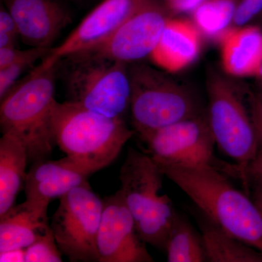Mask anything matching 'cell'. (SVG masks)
<instances>
[{
    "instance_id": "5bb4252c",
    "label": "cell",
    "mask_w": 262,
    "mask_h": 262,
    "mask_svg": "<svg viewBox=\"0 0 262 262\" xmlns=\"http://www.w3.org/2000/svg\"><path fill=\"white\" fill-rule=\"evenodd\" d=\"M89 175L64 158L33 163L24 183L26 200L50 204L72 189L88 184Z\"/></svg>"
},
{
    "instance_id": "7a4b0ae2",
    "label": "cell",
    "mask_w": 262,
    "mask_h": 262,
    "mask_svg": "<svg viewBox=\"0 0 262 262\" xmlns=\"http://www.w3.org/2000/svg\"><path fill=\"white\" fill-rule=\"evenodd\" d=\"M52 126L64 160L88 175L113 163L136 131L123 119L90 111L77 103L56 101Z\"/></svg>"
},
{
    "instance_id": "4dcf8cb0",
    "label": "cell",
    "mask_w": 262,
    "mask_h": 262,
    "mask_svg": "<svg viewBox=\"0 0 262 262\" xmlns=\"http://www.w3.org/2000/svg\"><path fill=\"white\" fill-rule=\"evenodd\" d=\"M254 203L262 215V190H258L255 196Z\"/></svg>"
},
{
    "instance_id": "1f68e13d",
    "label": "cell",
    "mask_w": 262,
    "mask_h": 262,
    "mask_svg": "<svg viewBox=\"0 0 262 262\" xmlns=\"http://www.w3.org/2000/svg\"><path fill=\"white\" fill-rule=\"evenodd\" d=\"M256 136H257L258 149H262V127H255Z\"/></svg>"
},
{
    "instance_id": "7c38bea8",
    "label": "cell",
    "mask_w": 262,
    "mask_h": 262,
    "mask_svg": "<svg viewBox=\"0 0 262 262\" xmlns=\"http://www.w3.org/2000/svg\"><path fill=\"white\" fill-rule=\"evenodd\" d=\"M96 239L99 262H151L120 190L104 198Z\"/></svg>"
},
{
    "instance_id": "e575fe53",
    "label": "cell",
    "mask_w": 262,
    "mask_h": 262,
    "mask_svg": "<svg viewBox=\"0 0 262 262\" xmlns=\"http://www.w3.org/2000/svg\"><path fill=\"white\" fill-rule=\"evenodd\" d=\"M166 1H168V0H166Z\"/></svg>"
},
{
    "instance_id": "5b68a950",
    "label": "cell",
    "mask_w": 262,
    "mask_h": 262,
    "mask_svg": "<svg viewBox=\"0 0 262 262\" xmlns=\"http://www.w3.org/2000/svg\"><path fill=\"white\" fill-rule=\"evenodd\" d=\"M130 111L140 138L171 124L206 115L195 95L165 73L144 63L128 67Z\"/></svg>"
},
{
    "instance_id": "ffe728a7",
    "label": "cell",
    "mask_w": 262,
    "mask_h": 262,
    "mask_svg": "<svg viewBox=\"0 0 262 262\" xmlns=\"http://www.w3.org/2000/svg\"><path fill=\"white\" fill-rule=\"evenodd\" d=\"M165 251L168 262L208 261L203 236L178 213L169 234Z\"/></svg>"
},
{
    "instance_id": "52a82bcc",
    "label": "cell",
    "mask_w": 262,
    "mask_h": 262,
    "mask_svg": "<svg viewBox=\"0 0 262 262\" xmlns=\"http://www.w3.org/2000/svg\"><path fill=\"white\" fill-rule=\"evenodd\" d=\"M207 91V118L215 144L235 162L248 194V168L257 154L258 144L250 110L245 104L244 94L214 72L208 77Z\"/></svg>"
},
{
    "instance_id": "f1b7e54d",
    "label": "cell",
    "mask_w": 262,
    "mask_h": 262,
    "mask_svg": "<svg viewBox=\"0 0 262 262\" xmlns=\"http://www.w3.org/2000/svg\"><path fill=\"white\" fill-rule=\"evenodd\" d=\"M205 0H168L169 8L174 13H189L201 6Z\"/></svg>"
},
{
    "instance_id": "3957f363",
    "label": "cell",
    "mask_w": 262,
    "mask_h": 262,
    "mask_svg": "<svg viewBox=\"0 0 262 262\" xmlns=\"http://www.w3.org/2000/svg\"><path fill=\"white\" fill-rule=\"evenodd\" d=\"M58 64L46 70L35 67L1 99L2 133L21 141L30 163L47 160L56 145L52 112L56 101L55 79Z\"/></svg>"
},
{
    "instance_id": "d6986e66",
    "label": "cell",
    "mask_w": 262,
    "mask_h": 262,
    "mask_svg": "<svg viewBox=\"0 0 262 262\" xmlns=\"http://www.w3.org/2000/svg\"><path fill=\"white\" fill-rule=\"evenodd\" d=\"M199 226L208 262H262V251L227 233L206 215Z\"/></svg>"
},
{
    "instance_id": "83f0119b",
    "label": "cell",
    "mask_w": 262,
    "mask_h": 262,
    "mask_svg": "<svg viewBox=\"0 0 262 262\" xmlns=\"http://www.w3.org/2000/svg\"><path fill=\"white\" fill-rule=\"evenodd\" d=\"M27 50L16 49L15 47L0 48V70L18 61L27 53Z\"/></svg>"
},
{
    "instance_id": "6da1fadb",
    "label": "cell",
    "mask_w": 262,
    "mask_h": 262,
    "mask_svg": "<svg viewBox=\"0 0 262 262\" xmlns=\"http://www.w3.org/2000/svg\"><path fill=\"white\" fill-rule=\"evenodd\" d=\"M203 215L227 233L262 251V215L254 202L211 165H158Z\"/></svg>"
},
{
    "instance_id": "30bf717a",
    "label": "cell",
    "mask_w": 262,
    "mask_h": 262,
    "mask_svg": "<svg viewBox=\"0 0 262 262\" xmlns=\"http://www.w3.org/2000/svg\"><path fill=\"white\" fill-rule=\"evenodd\" d=\"M149 1L103 0L60 46L51 48L38 68H51L67 57L89 51L102 44Z\"/></svg>"
},
{
    "instance_id": "7402d4cb",
    "label": "cell",
    "mask_w": 262,
    "mask_h": 262,
    "mask_svg": "<svg viewBox=\"0 0 262 262\" xmlns=\"http://www.w3.org/2000/svg\"><path fill=\"white\" fill-rule=\"evenodd\" d=\"M51 48H31L18 61L0 70V99L13 89L19 77L39 59L47 56Z\"/></svg>"
},
{
    "instance_id": "4316f807",
    "label": "cell",
    "mask_w": 262,
    "mask_h": 262,
    "mask_svg": "<svg viewBox=\"0 0 262 262\" xmlns=\"http://www.w3.org/2000/svg\"><path fill=\"white\" fill-rule=\"evenodd\" d=\"M248 103L254 127H262V95L250 94Z\"/></svg>"
},
{
    "instance_id": "d4e9b609",
    "label": "cell",
    "mask_w": 262,
    "mask_h": 262,
    "mask_svg": "<svg viewBox=\"0 0 262 262\" xmlns=\"http://www.w3.org/2000/svg\"><path fill=\"white\" fill-rule=\"evenodd\" d=\"M262 10V0H238L232 25L244 27Z\"/></svg>"
},
{
    "instance_id": "9a60e30c",
    "label": "cell",
    "mask_w": 262,
    "mask_h": 262,
    "mask_svg": "<svg viewBox=\"0 0 262 262\" xmlns=\"http://www.w3.org/2000/svg\"><path fill=\"white\" fill-rule=\"evenodd\" d=\"M202 33L194 22L169 18L151 58L169 72H177L192 64L201 53Z\"/></svg>"
},
{
    "instance_id": "4fadbf2b",
    "label": "cell",
    "mask_w": 262,
    "mask_h": 262,
    "mask_svg": "<svg viewBox=\"0 0 262 262\" xmlns=\"http://www.w3.org/2000/svg\"><path fill=\"white\" fill-rule=\"evenodd\" d=\"M14 19L19 36L31 48H51L71 21L70 13L56 0H3Z\"/></svg>"
},
{
    "instance_id": "484cf974",
    "label": "cell",
    "mask_w": 262,
    "mask_h": 262,
    "mask_svg": "<svg viewBox=\"0 0 262 262\" xmlns=\"http://www.w3.org/2000/svg\"><path fill=\"white\" fill-rule=\"evenodd\" d=\"M247 177L248 184L252 182L257 191L262 190V149H258L254 159L250 163Z\"/></svg>"
},
{
    "instance_id": "603a6c76",
    "label": "cell",
    "mask_w": 262,
    "mask_h": 262,
    "mask_svg": "<svg viewBox=\"0 0 262 262\" xmlns=\"http://www.w3.org/2000/svg\"><path fill=\"white\" fill-rule=\"evenodd\" d=\"M58 248L51 227L46 234L25 249V262H61Z\"/></svg>"
},
{
    "instance_id": "277c9868",
    "label": "cell",
    "mask_w": 262,
    "mask_h": 262,
    "mask_svg": "<svg viewBox=\"0 0 262 262\" xmlns=\"http://www.w3.org/2000/svg\"><path fill=\"white\" fill-rule=\"evenodd\" d=\"M164 177L149 154L129 148L120 170V191L141 238L165 251L177 213L169 196L160 194Z\"/></svg>"
},
{
    "instance_id": "9c48e42d",
    "label": "cell",
    "mask_w": 262,
    "mask_h": 262,
    "mask_svg": "<svg viewBox=\"0 0 262 262\" xmlns=\"http://www.w3.org/2000/svg\"><path fill=\"white\" fill-rule=\"evenodd\" d=\"M51 227L62 254L74 262L98 261L96 239L103 201L89 183L59 198Z\"/></svg>"
},
{
    "instance_id": "44dd1931",
    "label": "cell",
    "mask_w": 262,
    "mask_h": 262,
    "mask_svg": "<svg viewBox=\"0 0 262 262\" xmlns=\"http://www.w3.org/2000/svg\"><path fill=\"white\" fill-rule=\"evenodd\" d=\"M238 0H205L193 12L194 23L206 37L219 38L232 25Z\"/></svg>"
},
{
    "instance_id": "8992f818",
    "label": "cell",
    "mask_w": 262,
    "mask_h": 262,
    "mask_svg": "<svg viewBox=\"0 0 262 262\" xmlns=\"http://www.w3.org/2000/svg\"><path fill=\"white\" fill-rule=\"evenodd\" d=\"M69 101L90 111L123 119L130 104L128 66L124 62L82 53L67 57Z\"/></svg>"
},
{
    "instance_id": "e0dca14e",
    "label": "cell",
    "mask_w": 262,
    "mask_h": 262,
    "mask_svg": "<svg viewBox=\"0 0 262 262\" xmlns=\"http://www.w3.org/2000/svg\"><path fill=\"white\" fill-rule=\"evenodd\" d=\"M221 58L226 73L256 76L262 63V30L257 27L229 29L220 37Z\"/></svg>"
},
{
    "instance_id": "836d02e7",
    "label": "cell",
    "mask_w": 262,
    "mask_h": 262,
    "mask_svg": "<svg viewBox=\"0 0 262 262\" xmlns=\"http://www.w3.org/2000/svg\"><path fill=\"white\" fill-rule=\"evenodd\" d=\"M261 89H262V82H261Z\"/></svg>"
},
{
    "instance_id": "8fae6325",
    "label": "cell",
    "mask_w": 262,
    "mask_h": 262,
    "mask_svg": "<svg viewBox=\"0 0 262 262\" xmlns=\"http://www.w3.org/2000/svg\"><path fill=\"white\" fill-rule=\"evenodd\" d=\"M168 19L165 10L154 0H149L107 40L83 53L127 64L136 63L152 54Z\"/></svg>"
},
{
    "instance_id": "f546056e",
    "label": "cell",
    "mask_w": 262,
    "mask_h": 262,
    "mask_svg": "<svg viewBox=\"0 0 262 262\" xmlns=\"http://www.w3.org/2000/svg\"><path fill=\"white\" fill-rule=\"evenodd\" d=\"M0 261H25V249H14L0 252Z\"/></svg>"
},
{
    "instance_id": "ba28073f",
    "label": "cell",
    "mask_w": 262,
    "mask_h": 262,
    "mask_svg": "<svg viewBox=\"0 0 262 262\" xmlns=\"http://www.w3.org/2000/svg\"><path fill=\"white\" fill-rule=\"evenodd\" d=\"M141 139L158 165H211L241 180L236 164L225 163L215 156V141L207 114L158 129Z\"/></svg>"
},
{
    "instance_id": "d6a6232c",
    "label": "cell",
    "mask_w": 262,
    "mask_h": 262,
    "mask_svg": "<svg viewBox=\"0 0 262 262\" xmlns=\"http://www.w3.org/2000/svg\"><path fill=\"white\" fill-rule=\"evenodd\" d=\"M255 77L256 78L260 80V82H262V63L261 65L260 66L259 69H258L257 73H256V76Z\"/></svg>"
},
{
    "instance_id": "cb8c5ba5",
    "label": "cell",
    "mask_w": 262,
    "mask_h": 262,
    "mask_svg": "<svg viewBox=\"0 0 262 262\" xmlns=\"http://www.w3.org/2000/svg\"><path fill=\"white\" fill-rule=\"evenodd\" d=\"M19 36L14 19L5 5L0 8V48L15 47V39Z\"/></svg>"
},
{
    "instance_id": "ac0fdd59",
    "label": "cell",
    "mask_w": 262,
    "mask_h": 262,
    "mask_svg": "<svg viewBox=\"0 0 262 262\" xmlns=\"http://www.w3.org/2000/svg\"><path fill=\"white\" fill-rule=\"evenodd\" d=\"M28 155L21 141L9 134L0 139V217L15 206L25 183Z\"/></svg>"
},
{
    "instance_id": "2e32d148",
    "label": "cell",
    "mask_w": 262,
    "mask_h": 262,
    "mask_svg": "<svg viewBox=\"0 0 262 262\" xmlns=\"http://www.w3.org/2000/svg\"><path fill=\"white\" fill-rule=\"evenodd\" d=\"M48 206L26 200L0 217V252L26 249L46 234L51 229Z\"/></svg>"
}]
</instances>
